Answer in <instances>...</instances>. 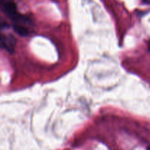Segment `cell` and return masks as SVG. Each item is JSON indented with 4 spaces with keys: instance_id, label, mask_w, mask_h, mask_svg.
I'll use <instances>...</instances> for the list:
<instances>
[{
    "instance_id": "obj_1",
    "label": "cell",
    "mask_w": 150,
    "mask_h": 150,
    "mask_svg": "<svg viewBox=\"0 0 150 150\" xmlns=\"http://www.w3.org/2000/svg\"><path fill=\"white\" fill-rule=\"evenodd\" d=\"M1 4L3 12L11 19L18 14L16 5L13 0H1Z\"/></svg>"
},
{
    "instance_id": "obj_2",
    "label": "cell",
    "mask_w": 150,
    "mask_h": 150,
    "mask_svg": "<svg viewBox=\"0 0 150 150\" xmlns=\"http://www.w3.org/2000/svg\"><path fill=\"white\" fill-rule=\"evenodd\" d=\"M1 45L8 52L13 53L15 49L16 41L14 37L11 35H1Z\"/></svg>"
},
{
    "instance_id": "obj_3",
    "label": "cell",
    "mask_w": 150,
    "mask_h": 150,
    "mask_svg": "<svg viewBox=\"0 0 150 150\" xmlns=\"http://www.w3.org/2000/svg\"><path fill=\"white\" fill-rule=\"evenodd\" d=\"M13 29H14L15 32L19 35L20 36H27L29 35V29L26 27L25 26L22 24H17V23H15L13 25Z\"/></svg>"
},
{
    "instance_id": "obj_4",
    "label": "cell",
    "mask_w": 150,
    "mask_h": 150,
    "mask_svg": "<svg viewBox=\"0 0 150 150\" xmlns=\"http://www.w3.org/2000/svg\"><path fill=\"white\" fill-rule=\"evenodd\" d=\"M143 1L146 3H150V0H143Z\"/></svg>"
}]
</instances>
